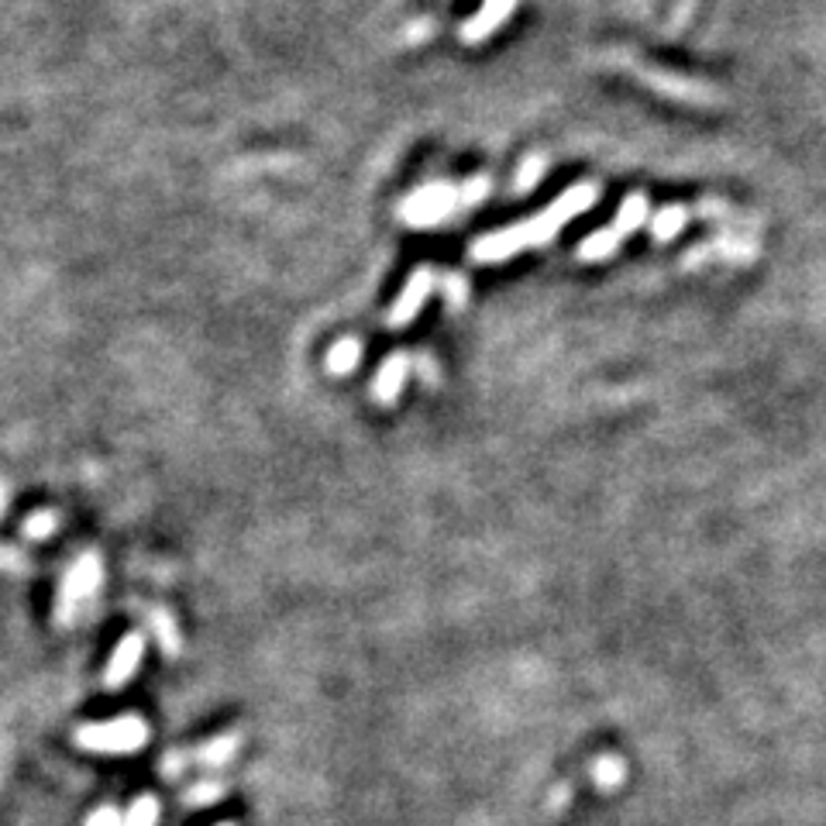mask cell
<instances>
[{
  "label": "cell",
  "mask_w": 826,
  "mask_h": 826,
  "mask_svg": "<svg viewBox=\"0 0 826 826\" xmlns=\"http://www.w3.org/2000/svg\"><path fill=\"white\" fill-rule=\"evenodd\" d=\"M596 197H599V186L596 183L568 186L551 207H545L541 214H534L530 220H520V225H514V228L483 235L479 241L472 245L468 256H472V262L489 266V262H506L510 256H517V251H524V248L545 245V241L558 238V231L568 225V220H576L579 214H586L596 204Z\"/></svg>",
  "instance_id": "6da1fadb"
},
{
  "label": "cell",
  "mask_w": 826,
  "mask_h": 826,
  "mask_svg": "<svg viewBox=\"0 0 826 826\" xmlns=\"http://www.w3.org/2000/svg\"><path fill=\"white\" fill-rule=\"evenodd\" d=\"M148 741V726L142 716H121L114 723H86L76 730V744L101 754H132Z\"/></svg>",
  "instance_id": "7a4b0ae2"
},
{
  "label": "cell",
  "mask_w": 826,
  "mask_h": 826,
  "mask_svg": "<svg viewBox=\"0 0 826 826\" xmlns=\"http://www.w3.org/2000/svg\"><path fill=\"white\" fill-rule=\"evenodd\" d=\"M458 207H462L458 186L427 183L400 204V220L410 228H434V225H441V220H448Z\"/></svg>",
  "instance_id": "3957f363"
},
{
  "label": "cell",
  "mask_w": 826,
  "mask_h": 826,
  "mask_svg": "<svg viewBox=\"0 0 826 826\" xmlns=\"http://www.w3.org/2000/svg\"><path fill=\"white\" fill-rule=\"evenodd\" d=\"M101 576H104V568H101V558L93 555V551H83L73 561V568L66 571V579H62V592H59V610H55L59 623H70L73 620L80 602L97 592Z\"/></svg>",
  "instance_id": "277c9868"
},
{
  "label": "cell",
  "mask_w": 826,
  "mask_h": 826,
  "mask_svg": "<svg viewBox=\"0 0 826 826\" xmlns=\"http://www.w3.org/2000/svg\"><path fill=\"white\" fill-rule=\"evenodd\" d=\"M431 293H434V269L424 266V269H417V272L406 279L403 293L396 297V303L386 313V324L390 328H406L413 317L424 310V303L431 300Z\"/></svg>",
  "instance_id": "5b68a950"
},
{
  "label": "cell",
  "mask_w": 826,
  "mask_h": 826,
  "mask_svg": "<svg viewBox=\"0 0 826 826\" xmlns=\"http://www.w3.org/2000/svg\"><path fill=\"white\" fill-rule=\"evenodd\" d=\"M514 8H517V0H483V8L462 24L458 39H462L465 45H479V42H486L489 35H496V28H503V21L514 14Z\"/></svg>",
  "instance_id": "8992f818"
},
{
  "label": "cell",
  "mask_w": 826,
  "mask_h": 826,
  "mask_svg": "<svg viewBox=\"0 0 826 826\" xmlns=\"http://www.w3.org/2000/svg\"><path fill=\"white\" fill-rule=\"evenodd\" d=\"M142 654H145V638H142V633L138 630L124 633L121 644L111 654V664H107V672H104V685L107 689H121L124 682H132V675L138 672V664H142Z\"/></svg>",
  "instance_id": "52a82bcc"
},
{
  "label": "cell",
  "mask_w": 826,
  "mask_h": 826,
  "mask_svg": "<svg viewBox=\"0 0 826 826\" xmlns=\"http://www.w3.org/2000/svg\"><path fill=\"white\" fill-rule=\"evenodd\" d=\"M406 379H410V355L406 352H393L383 365H379V372L372 379V400L379 406L396 403V396L406 386Z\"/></svg>",
  "instance_id": "ba28073f"
},
{
  "label": "cell",
  "mask_w": 826,
  "mask_h": 826,
  "mask_svg": "<svg viewBox=\"0 0 826 826\" xmlns=\"http://www.w3.org/2000/svg\"><path fill=\"white\" fill-rule=\"evenodd\" d=\"M651 220V207H648V197L644 194H630L623 204H620V210H617V220H613V231L620 235V238H627V235H633L638 228H644Z\"/></svg>",
  "instance_id": "9c48e42d"
},
{
  "label": "cell",
  "mask_w": 826,
  "mask_h": 826,
  "mask_svg": "<svg viewBox=\"0 0 826 826\" xmlns=\"http://www.w3.org/2000/svg\"><path fill=\"white\" fill-rule=\"evenodd\" d=\"M362 352H365V348H362L359 338H341L328 352L324 365H328L331 375H352L359 369V362H362Z\"/></svg>",
  "instance_id": "30bf717a"
},
{
  "label": "cell",
  "mask_w": 826,
  "mask_h": 826,
  "mask_svg": "<svg viewBox=\"0 0 826 826\" xmlns=\"http://www.w3.org/2000/svg\"><path fill=\"white\" fill-rule=\"evenodd\" d=\"M620 241H623V238H620L613 228H602V231H592V235L576 248V256H579L582 262H602V259L617 256Z\"/></svg>",
  "instance_id": "8fae6325"
},
{
  "label": "cell",
  "mask_w": 826,
  "mask_h": 826,
  "mask_svg": "<svg viewBox=\"0 0 826 826\" xmlns=\"http://www.w3.org/2000/svg\"><path fill=\"white\" fill-rule=\"evenodd\" d=\"M685 225H689V210H685L682 204L664 207V210H658V214L648 220V228H651V238H654V241H672Z\"/></svg>",
  "instance_id": "7c38bea8"
},
{
  "label": "cell",
  "mask_w": 826,
  "mask_h": 826,
  "mask_svg": "<svg viewBox=\"0 0 826 826\" xmlns=\"http://www.w3.org/2000/svg\"><path fill=\"white\" fill-rule=\"evenodd\" d=\"M623 761L620 757H599L596 765H592V782H596V788H602V792H610V788H617L620 782H623Z\"/></svg>",
  "instance_id": "4fadbf2b"
},
{
  "label": "cell",
  "mask_w": 826,
  "mask_h": 826,
  "mask_svg": "<svg viewBox=\"0 0 826 826\" xmlns=\"http://www.w3.org/2000/svg\"><path fill=\"white\" fill-rule=\"evenodd\" d=\"M152 627H155V638H158V648H163L166 654H179V633H176V623L169 613L163 610H152Z\"/></svg>",
  "instance_id": "5bb4252c"
},
{
  "label": "cell",
  "mask_w": 826,
  "mask_h": 826,
  "mask_svg": "<svg viewBox=\"0 0 826 826\" xmlns=\"http://www.w3.org/2000/svg\"><path fill=\"white\" fill-rule=\"evenodd\" d=\"M24 537L28 541H45V537H52L55 530H59V514H52V510H39V514H31L28 520H24Z\"/></svg>",
  "instance_id": "9a60e30c"
},
{
  "label": "cell",
  "mask_w": 826,
  "mask_h": 826,
  "mask_svg": "<svg viewBox=\"0 0 826 826\" xmlns=\"http://www.w3.org/2000/svg\"><path fill=\"white\" fill-rule=\"evenodd\" d=\"M155 819H158V803H155V796H142V799L128 809V816L121 819V826H155Z\"/></svg>",
  "instance_id": "2e32d148"
},
{
  "label": "cell",
  "mask_w": 826,
  "mask_h": 826,
  "mask_svg": "<svg viewBox=\"0 0 826 826\" xmlns=\"http://www.w3.org/2000/svg\"><path fill=\"white\" fill-rule=\"evenodd\" d=\"M441 290H444V297H448V303H452L455 310L468 303V282H465L462 276H455V272H448V276L441 279Z\"/></svg>",
  "instance_id": "e0dca14e"
},
{
  "label": "cell",
  "mask_w": 826,
  "mask_h": 826,
  "mask_svg": "<svg viewBox=\"0 0 826 826\" xmlns=\"http://www.w3.org/2000/svg\"><path fill=\"white\" fill-rule=\"evenodd\" d=\"M486 194H489V179H486V176H475V179H468L465 186H458L462 207H475Z\"/></svg>",
  "instance_id": "ac0fdd59"
},
{
  "label": "cell",
  "mask_w": 826,
  "mask_h": 826,
  "mask_svg": "<svg viewBox=\"0 0 826 826\" xmlns=\"http://www.w3.org/2000/svg\"><path fill=\"white\" fill-rule=\"evenodd\" d=\"M541 173H545V158H527V166L520 169L514 189H517V194H524V189H530L537 179H541Z\"/></svg>",
  "instance_id": "d6986e66"
},
{
  "label": "cell",
  "mask_w": 826,
  "mask_h": 826,
  "mask_svg": "<svg viewBox=\"0 0 826 826\" xmlns=\"http://www.w3.org/2000/svg\"><path fill=\"white\" fill-rule=\"evenodd\" d=\"M235 754V737H225V741H214L210 747L200 751V761H207V765H217V761H228Z\"/></svg>",
  "instance_id": "ffe728a7"
},
{
  "label": "cell",
  "mask_w": 826,
  "mask_h": 826,
  "mask_svg": "<svg viewBox=\"0 0 826 826\" xmlns=\"http://www.w3.org/2000/svg\"><path fill=\"white\" fill-rule=\"evenodd\" d=\"M86 826H121V816H117L114 806H104V809H97L86 819Z\"/></svg>",
  "instance_id": "44dd1931"
},
{
  "label": "cell",
  "mask_w": 826,
  "mask_h": 826,
  "mask_svg": "<svg viewBox=\"0 0 826 826\" xmlns=\"http://www.w3.org/2000/svg\"><path fill=\"white\" fill-rule=\"evenodd\" d=\"M568 792H571V788H568V785H561V788H558V792H555V796H551V799H555V803H548V806H551V809H555V813H558V809H561V806H565V803H568Z\"/></svg>",
  "instance_id": "7402d4cb"
},
{
  "label": "cell",
  "mask_w": 826,
  "mask_h": 826,
  "mask_svg": "<svg viewBox=\"0 0 826 826\" xmlns=\"http://www.w3.org/2000/svg\"><path fill=\"white\" fill-rule=\"evenodd\" d=\"M8 479H4V475H0V517H4V510H8Z\"/></svg>",
  "instance_id": "603a6c76"
},
{
  "label": "cell",
  "mask_w": 826,
  "mask_h": 826,
  "mask_svg": "<svg viewBox=\"0 0 826 826\" xmlns=\"http://www.w3.org/2000/svg\"><path fill=\"white\" fill-rule=\"evenodd\" d=\"M220 826H235V823H220Z\"/></svg>",
  "instance_id": "cb8c5ba5"
}]
</instances>
